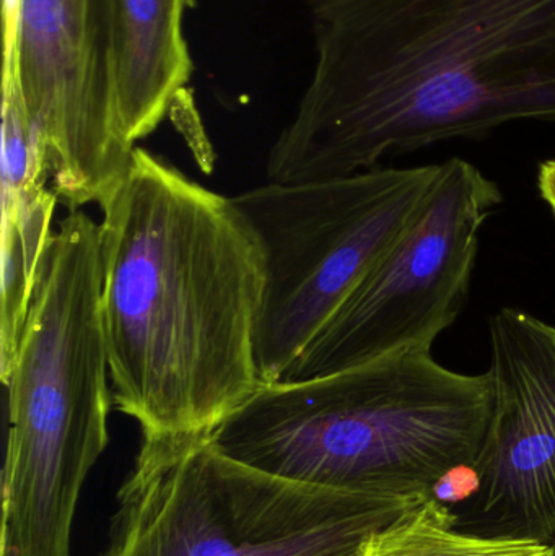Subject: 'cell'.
Here are the masks:
<instances>
[{
    "label": "cell",
    "instance_id": "obj_1",
    "mask_svg": "<svg viewBox=\"0 0 555 556\" xmlns=\"http://www.w3.org/2000/svg\"><path fill=\"white\" fill-rule=\"evenodd\" d=\"M316 65L267 156V181L381 159L505 124H555V0H303Z\"/></svg>",
    "mask_w": 555,
    "mask_h": 556
},
{
    "label": "cell",
    "instance_id": "obj_2",
    "mask_svg": "<svg viewBox=\"0 0 555 556\" xmlns=\"http://www.w3.org/2000/svg\"><path fill=\"white\" fill-rule=\"evenodd\" d=\"M100 208L114 407L140 441L209 440L263 386V243L234 198L139 147Z\"/></svg>",
    "mask_w": 555,
    "mask_h": 556
},
{
    "label": "cell",
    "instance_id": "obj_3",
    "mask_svg": "<svg viewBox=\"0 0 555 556\" xmlns=\"http://www.w3.org/2000/svg\"><path fill=\"white\" fill-rule=\"evenodd\" d=\"M492 410L491 379L411 346L364 365L263 384L211 437L225 456L308 485L426 500L472 467Z\"/></svg>",
    "mask_w": 555,
    "mask_h": 556
},
{
    "label": "cell",
    "instance_id": "obj_4",
    "mask_svg": "<svg viewBox=\"0 0 555 556\" xmlns=\"http://www.w3.org/2000/svg\"><path fill=\"white\" fill-rule=\"evenodd\" d=\"M100 224L59 222L42 254L7 388L2 556H71L81 489L110 443Z\"/></svg>",
    "mask_w": 555,
    "mask_h": 556
},
{
    "label": "cell",
    "instance_id": "obj_5",
    "mask_svg": "<svg viewBox=\"0 0 555 556\" xmlns=\"http://www.w3.org/2000/svg\"><path fill=\"white\" fill-rule=\"evenodd\" d=\"M422 502L282 479L211 438L140 441L100 556H358Z\"/></svg>",
    "mask_w": 555,
    "mask_h": 556
},
{
    "label": "cell",
    "instance_id": "obj_6",
    "mask_svg": "<svg viewBox=\"0 0 555 556\" xmlns=\"http://www.w3.org/2000/svg\"><path fill=\"white\" fill-rule=\"evenodd\" d=\"M440 165L267 181L235 195L266 253L256 332L263 384L280 381L400 237Z\"/></svg>",
    "mask_w": 555,
    "mask_h": 556
},
{
    "label": "cell",
    "instance_id": "obj_7",
    "mask_svg": "<svg viewBox=\"0 0 555 556\" xmlns=\"http://www.w3.org/2000/svg\"><path fill=\"white\" fill-rule=\"evenodd\" d=\"M502 202L472 163L440 165L432 191L280 381L364 365L411 346L432 349L468 298L479 235Z\"/></svg>",
    "mask_w": 555,
    "mask_h": 556
},
{
    "label": "cell",
    "instance_id": "obj_8",
    "mask_svg": "<svg viewBox=\"0 0 555 556\" xmlns=\"http://www.w3.org/2000/svg\"><path fill=\"white\" fill-rule=\"evenodd\" d=\"M39 159L68 212L103 204L133 165L114 85L113 0H18L3 45Z\"/></svg>",
    "mask_w": 555,
    "mask_h": 556
},
{
    "label": "cell",
    "instance_id": "obj_9",
    "mask_svg": "<svg viewBox=\"0 0 555 556\" xmlns=\"http://www.w3.org/2000/svg\"><path fill=\"white\" fill-rule=\"evenodd\" d=\"M492 410L453 526L555 548V326L514 307L491 320Z\"/></svg>",
    "mask_w": 555,
    "mask_h": 556
},
{
    "label": "cell",
    "instance_id": "obj_10",
    "mask_svg": "<svg viewBox=\"0 0 555 556\" xmlns=\"http://www.w3.org/2000/svg\"><path fill=\"white\" fill-rule=\"evenodd\" d=\"M194 0H113L117 116L133 146L168 116L192 74L182 22Z\"/></svg>",
    "mask_w": 555,
    "mask_h": 556
},
{
    "label": "cell",
    "instance_id": "obj_11",
    "mask_svg": "<svg viewBox=\"0 0 555 556\" xmlns=\"http://www.w3.org/2000/svg\"><path fill=\"white\" fill-rule=\"evenodd\" d=\"M358 556H555V548L458 531L452 509L429 496L370 535Z\"/></svg>",
    "mask_w": 555,
    "mask_h": 556
},
{
    "label": "cell",
    "instance_id": "obj_12",
    "mask_svg": "<svg viewBox=\"0 0 555 556\" xmlns=\"http://www.w3.org/2000/svg\"><path fill=\"white\" fill-rule=\"evenodd\" d=\"M540 191L555 214V160H547L540 168Z\"/></svg>",
    "mask_w": 555,
    "mask_h": 556
}]
</instances>
